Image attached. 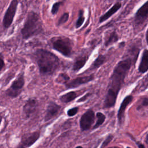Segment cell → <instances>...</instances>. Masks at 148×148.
Masks as SVG:
<instances>
[{
	"mask_svg": "<svg viewBox=\"0 0 148 148\" xmlns=\"http://www.w3.org/2000/svg\"><path fill=\"white\" fill-rule=\"evenodd\" d=\"M131 58L120 61L115 66L108 86V91L103 102L104 108H112L115 105L118 94L121 90L124 80L132 65Z\"/></svg>",
	"mask_w": 148,
	"mask_h": 148,
	"instance_id": "1",
	"label": "cell"
},
{
	"mask_svg": "<svg viewBox=\"0 0 148 148\" xmlns=\"http://www.w3.org/2000/svg\"><path fill=\"white\" fill-rule=\"evenodd\" d=\"M35 57L39 73L42 75H52L60 68V61L58 57L49 50L38 49L35 52Z\"/></svg>",
	"mask_w": 148,
	"mask_h": 148,
	"instance_id": "2",
	"label": "cell"
},
{
	"mask_svg": "<svg viewBox=\"0 0 148 148\" xmlns=\"http://www.w3.org/2000/svg\"><path fill=\"white\" fill-rule=\"evenodd\" d=\"M43 32L42 21L39 14L34 11L29 12L21 29L23 39L27 40L32 36L38 35Z\"/></svg>",
	"mask_w": 148,
	"mask_h": 148,
	"instance_id": "3",
	"label": "cell"
},
{
	"mask_svg": "<svg viewBox=\"0 0 148 148\" xmlns=\"http://www.w3.org/2000/svg\"><path fill=\"white\" fill-rule=\"evenodd\" d=\"M53 49L60 53L66 57H70L72 54V43L68 38H58L52 43Z\"/></svg>",
	"mask_w": 148,
	"mask_h": 148,
	"instance_id": "4",
	"label": "cell"
},
{
	"mask_svg": "<svg viewBox=\"0 0 148 148\" xmlns=\"http://www.w3.org/2000/svg\"><path fill=\"white\" fill-rule=\"evenodd\" d=\"M24 84V72H21L12 82L10 86L6 90V95L12 98L17 97L21 94Z\"/></svg>",
	"mask_w": 148,
	"mask_h": 148,
	"instance_id": "5",
	"label": "cell"
},
{
	"mask_svg": "<svg viewBox=\"0 0 148 148\" xmlns=\"http://www.w3.org/2000/svg\"><path fill=\"white\" fill-rule=\"evenodd\" d=\"M18 4V0H12L10 2L2 19V25L5 28H9L13 23L16 13Z\"/></svg>",
	"mask_w": 148,
	"mask_h": 148,
	"instance_id": "6",
	"label": "cell"
},
{
	"mask_svg": "<svg viewBox=\"0 0 148 148\" xmlns=\"http://www.w3.org/2000/svg\"><path fill=\"white\" fill-rule=\"evenodd\" d=\"M40 133L39 131L25 134L21 138L20 142L15 148H28L34 145L40 138Z\"/></svg>",
	"mask_w": 148,
	"mask_h": 148,
	"instance_id": "7",
	"label": "cell"
},
{
	"mask_svg": "<svg viewBox=\"0 0 148 148\" xmlns=\"http://www.w3.org/2000/svg\"><path fill=\"white\" fill-rule=\"evenodd\" d=\"M95 113L91 109H88L81 116L79 121L80 128L82 131H87L90 129L95 121Z\"/></svg>",
	"mask_w": 148,
	"mask_h": 148,
	"instance_id": "8",
	"label": "cell"
},
{
	"mask_svg": "<svg viewBox=\"0 0 148 148\" xmlns=\"http://www.w3.org/2000/svg\"><path fill=\"white\" fill-rule=\"evenodd\" d=\"M94 79V74H91L88 76H80L75 78L72 80H69L65 84V86L66 88L71 89V88H75L80 86L82 84H86Z\"/></svg>",
	"mask_w": 148,
	"mask_h": 148,
	"instance_id": "9",
	"label": "cell"
},
{
	"mask_svg": "<svg viewBox=\"0 0 148 148\" xmlns=\"http://www.w3.org/2000/svg\"><path fill=\"white\" fill-rule=\"evenodd\" d=\"M38 101L34 98H29L23 108V114L24 119H29L36 112Z\"/></svg>",
	"mask_w": 148,
	"mask_h": 148,
	"instance_id": "10",
	"label": "cell"
},
{
	"mask_svg": "<svg viewBox=\"0 0 148 148\" xmlns=\"http://www.w3.org/2000/svg\"><path fill=\"white\" fill-rule=\"evenodd\" d=\"M148 18V1L140 7L135 14L134 21L136 24H143Z\"/></svg>",
	"mask_w": 148,
	"mask_h": 148,
	"instance_id": "11",
	"label": "cell"
},
{
	"mask_svg": "<svg viewBox=\"0 0 148 148\" xmlns=\"http://www.w3.org/2000/svg\"><path fill=\"white\" fill-rule=\"evenodd\" d=\"M132 99H133V97L131 95H128L126 96L121 102L118 110V113H117V118H118V121L120 125H121L122 123H123L125 110L127 106L131 103Z\"/></svg>",
	"mask_w": 148,
	"mask_h": 148,
	"instance_id": "12",
	"label": "cell"
},
{
	"mask_svg": "<svg viewBox=\"0 0 148 148\" xmlns=\"http://www.w3.org/2000/svg\"><path fill=\"white\" fill-rule=\"evenodd\" d=\"M61 107L53 101L49 102L46 109V115L45 116V121H47L56 116L59 113Z\"/></svg>",
	"mask_w": 148,
	"mask_h": 148,
	"instance_id": "13",
	"label": "cell"
},
{
	"mask_svg": "<svg viewBox=\"0 0 148 148\" xmlns=\"http://www.w3.org/2000/svg\"><path fill=\"white\" fill-rule=\"evenodd\" d=\"M121 7V2L116 3L107 12L102 15L99 19V23H102L108 19H109L112 15H113L115 13H116Z\"/></svg>",
	"mask_w": 148,
	"mask_h": 148,
	"instance_id": "14",
	"label": "cell"
},
{
	"mask_svg": "<svg viewBox=\"0 0 148 148\" xmlns=\"http://www.w3.org/2000/svg\"><path fill=\"white\" fill-rule=\"evenodd\" d=\"M148 70V50L145 49L142 53L140 64L138 66V71L141 73H145Z\"/></svg>",
	"mask_w": 148,
	"mask_h": 148,
	"instance_id": "15",
	"label": "cell"
},
{
	"mask_svg": "<svg viewBox=\"0 0 148 148\" xmlns=\"http://www.w3.org/2000/svg\"><path fill=\"white\" fill-rule=\"evenodd\" d=\"M88 60V56L84 55L82 56H79L76 58L74 61L72 70L75 72H77L81 69L86 64L87 61Z\"/></svg>",
	"mask_w": 148,
	"mask_h": 148,
	"instance_id": "16",
	"label": "cell"
},
{
	"mask_svg": "<svg viewBox=\"0 0 148 148\" xmlns=\"http://www.w3.org/2000/svg\"><path fill=\"white\" fill-rule=\"evenodd\" d=\"M77 97V94L75 91H71L68 92L60 97V100L63 103H69L73 101Z\"/></svg>",
	"mask_w": 148,
	"mask_h": 148,
	"instance_id": "17",
	"label": "cell"
},
{
	"mask_svg": "<svg viewBox=\"0 0 148 148\" xmlns=\"http://www.w3.org/2000/svg\"><path fill=\"white\" fill-rule=\"evenodd\" d=\"M106 60V57L103 54H99L94 60L93 63L90 66V69H95L98 68L100 66L104 64Z\"/></svg>",
	"mask_w": 148,
	"mask_h": 148,
	"instance_id": "18",
	"label": "cell"
},
{
	"mask_svg": "<svg viewBox=\"0 0 148 148\" xmlns=\"http://www.w3.org/2000/svg\"><path fill=\"white\" fill-rule=\"evenodd\" d=\"M119 37L117 32L116 31H113L110 34L108 39L105 40L104 45L106 47L109 46L114 44V43L117 42L119 40Z\"/></svg>",
	"mask_w": 148,
	"mask_h": 148,
	"instance_id": "19",
	"label": "cell"
},
{
	"mask_svg": "<svg viewBox=\"0 0 148 148\" xmlns=\"http://www.w3.org/2000/svg\"><path fill=\"white\" fill-rule=\"evenodd\" d=\"M96 117H97V121L95 124L93 126L92 129L97 128L99 126H101L102 124H103L106 119V116H105V114L101 112H97L96 114Z\"/></svg>",
	"mask_w": 148,
	"mask_h": 148,
	"instance_id": "20",
	"label": "cell"
},
{
	"mask_svg": "<svg viewBox=\"0 0 148 148\" xmlns=\"http://www.w3.org/2000/svg\"><path fill=\"white\" fill-rule=\"evenodd\" d=\"M70 79L69 76L65 73H60L58 77L56 79V82L58 83L61 84H65L66 82H68Z\"/></svg>",
	"mask_w": 148,
	"mask_h": 148,
	"instance_id": "21",
	"label": "cell"
},
{
	"mask_svg": "<svg viewBox=\"0 0 148 148\" xmlns=\"http://www.w3.org/2000/svg\"><path fill=\"white\" fill-rule=\"evenodd\" d=\"M84 19L85 18L83 14V11L82 10H80L79 11V17L75 24V27L76 28H79L82 25L84 21Z\"/></svg>",
	"mask_w": 148,
	"mask_h": 148,
	"instance_id": "22",
	"label": "cell"
},
{
	"mask_svg": "<svg viewBox=\"0 0 148 148\" xmlns=\"http://www.w3.org/2000/svg\"><path fill=\"white\" fill-rule=\"evenodd\" d=\"M69 18V13H64L59 18L58 23H57V25H61L63 24H64L65 23H66L68 20Z\"/></svg>",
	"mask_w": 148,
	"mask_h": 148,
	"instance_id": "23",
	"label": "cell"
},
{
	"mask_svg": "<svg viewBox=\"0 0 148 148\" xmlns=\"http://www.w3.org/2000/svg\"><path fill=\"white\" fill-rule=\"evenodd\" d=\"M61 4V2H55L53 5L51 9V13L52 14L54 15V14H56L57 13Z\"/></svg>",
	"mask_w": 148,
	"mask_h": 148,
	"instance_id": "24",
	"label": "cell"
},
{
	"mask_svg": "<svg viewBox=\"0 0 148 148\" xmlns=\"http://www.w3.org/2000/svg\"><path fill=\"white\" fill-rule=\"evenodd\" d=\"M78 110H79V108L78 107H74L70 109H69L67 111V115L69 117H72L74 116L75 115H76L77 114V113L78 112Z\"/></svg>",
	"mask_w": 148,
	"mask_h": 148,
	"instance_id": "25",
	"label": "cell"
},
{
	"mask_svg": "<svg viewBox=\"0 0 148 148\" xmlns=\"http://www.w3.org/2000/svg\"><path fill=\"white\" fill-rule=\"evenodd\" d=\"M113 138V135H109L107 136V138H106V139L103 141V143H102V145L101 148H104L106 146H107V145H108V143L112 140Z\"/></svg>",
	"mask_w": 148,
	"mask_h": 148,
	"instance_id": "26",
	"label": "cell"
},
{
	"mask_svg": "<svg viewBox=\"0 0 148 148\" xmlns=\"http://www.w3.org/2000/svg\"><path fill=\"white\" fill-rule=\"evenodd\" d=\"M148 105V98L147 97H145L143 100H142V102L141 103V105L140 106H138L137 107V110H139L140 107H142V106H147Z\"/></svg>",
	"mask_w": 148,
	"mask_h": 148,
	"instance_id": "27",
	"label": "cell"
},
{
	"mask_svg": "<svg viewBox=\"0 0 148 148\" xmlns=\"http://www.w3.org/2000/svg\"><path fill=\"white\" fill-rule=\"evenodd\" d=\"M5 66V61L3 54L0 53V71L4 68Z\"/></svg>",
	"mask_w": 148,
	"mask_h": 148,
	"instance_id": "28",
	"label": "cell"
},
{
	"mask_svg": "<svg viewBox=\"0 0 148 148\" xmlns=\"http://www.w3.org/2000/svg\"><path fill=\"white\" fill-rule=\"evenodd\" d=\"M91 95L90 93H87L86 95H84L83 97H82V98H80L79 99L77 100V102H83V101H85L87 98L88 97Z\"/></svg>",
	"mask_w": 148,
	"mask_h": 148,
	"instance_id": "29",
	"label": "cell"
},
{
	"mask_svg": "<svg viewBox=\"0 0 148 148\" xmlns=\"http://www.w3.org/2000/svg\"><path fill=\"white\" fill-rule=\"evenodd\" d=\"M136 144L138 146V148H146L145 146L140 142H136Z\"/></svg>",
	"mask_w": 148,
	"mask_h": 148,
	"instance_id": "30",
	"label": "cell"
},
{
	"mask_svg": "<svg viewBox=\"0 0 148 148\" xmlns=\"http://www.w3.org/2000/svg\"><path fill=\"white\" fill-rule=\"evenodd\" d=\"M147 32H148V31H147V29L146 32V42H147Z\"/></svg>",
	"mask_w": 148,
	"mask_h": 148,
	"instance_id": "31",
	"label": "cell"
},
{
	"mask_svg": "<svg viewBox=\"0 0 148 148\" xmlns=\"http://www.w3.org/2000/svg\"><path fill=\"white\" fill-rule=\"evenodd\" d=\"M147 139H147V134H146V135L145 141H146V143H147H147H148V142H147Z\"/></svg>",
	"mask_w": 148,
	"mask_h": 148,
	"instance_id": "32",
	"label": "cell"
},
{
	"mask_svg": "<svg viewBox=\"0 0 148 148\" xmlns=\"http://www.w3.org/2000/svg\"><path fill=\"white\" fill-rule=\"evenodd\" d=\"M2 117L0 116V125L1 124V122H2Z\"/></svg>",
	"mask_w": 148,
	"mask_h": 148,
	"instance_id": "33",
	"label": "cell"
},
{
	"mask_svg": "<svg viewBox=\"0 0 148 148\" xmlns=\"http://www.w3.org/2000/svg\"><path fill=\"white\" fill-rule=\"evenodd\" d=\"M75 148H83V147L81 146H76Z\"/></svg>",
	"mask_w": 148,
	"mask_h": 148,
	"instance_id": "34",
	"label": "cell"
},
{
	"mask_svg": "<svg viewBox=\"0 0 148 148\" xmlns=\"http://www.w3.org/2000/svg\"><path fill=\"white\" fill-rule=\"evenodd\" d=\"M126 148H131V147H128V146H127Z\"/></svg>",
	"mask_w": 148,
	"mask_h": 148,
	"instance_id": "35",
	"label": "cell"
},
{
	"mask_svg": "<svg viewBox=\"0 0 148 148\" xmlns=\"http://www.w3.org/2000/svg\"><path fill=\"white\" fill-rule=\"evenodd\" d=\"M113 148H119V147H114Z\"/></svg>",
	"mask_w": 148,
	"mask_h": 148,
	"instance_id": "36",
	"label": "cell"
},
{
	"mask_svg": "<svg viewBox=\"0 0 148 148\" xmlns=\"http://www.w3.org/2000/svg\"><path fill=\"white\" fill-rule=\"evenodd\" d=\"M108 148H113V147H108Z\"/></svg>",
	"mask_w": 148,
	"mask_h": 148,
	"instance_id": "37",
	"label": "cell"
},
{
	"mask_svg": "<svg viewBox=\"0 0 148 148\" xmlns=\"http://www.w3.org/2000/svg\"><path fill=\"white\" fill-rule=\"evenodd\" d=\"M47 1H49V0H47Z\"/></svg>",
	"mask_w": 148,
	"mask_h": 148,
	"instance_id": "38",
	"label": "cell"
}]
</instances>
